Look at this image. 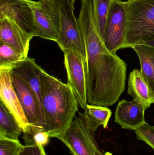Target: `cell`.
<instances>
[{"label":"cell","mask_w":154,"mask_h":155,"mask_svg":"<svg viewBox=\"0 0 154 155\" xmlns=\"http://www.w3.org/2000/svg\"><path fill=\"white\" fill-rule=\"evenodd\" d=\"M44 147L39 145H25L21 155H47Z\"/></svg>","instance_id":"cell-24"},{"label":"cell","mask_w":154,"mask_h":155,"mask_svg":"<svg viewBox=\"0 0 154 155\" xmlns=\"http://www.w3.org/2000/svg\"><path fill=\"white\" fill-rule=\"evenodd\" d=\"M109 1H111V2H112V1H115V0H109Z\"/></svg>","instance_id":"cell-29"},{"label":"cell","mask_w":154,"mask_h":155,"mask_svg":"<svg viewBox=\"0 0 154 155\" xmlns=\"http://www.w3.org/2000/svg\"><path fill=\"white\" fill-rule=\"evenodd\" d=\"M42 103L50 137L58 138L69 127L78 112L79 104L69 85L42 71L40 77Z\"/></svg>","instance_id":"cell-2"},{"label":"cell","mask_w":154,"mask_h":155,"mask_svg":"<svg viewBox=\"0 0 154 155\" xmlns=\"http://www.w3.org/2000/svg\"><path fill=\"white\" fill-rule=\"evenodd\" d=\"M146 108L137 100L126 99L119 102L116 109L115 122L122 128L135 130L146 123L145 112Z\"/></svg>","instance_id":"cell-13"},{"label":"cell","mask_w":154,"mask_h":155,"mask_svg":"<svg viewBox=\"0 0 154 155\" xmlns=\"http://www.w3.org/2000/svg\"><path fill=\"white\" fill-rule=\"evenodd\" d=\"M127 26L126 2L112 1L106 23L103 41L108 50L116 53L122 49L125 39Z\"/></svg>","instance_id":"cell-7"},{"label":"cell","mask_w":154,"mask_h":155,"mask_svg":"<svg viewBox=\"0 0 154 155\" xmlns=\"http://www.w3.org/2000/svg\"><path fill=\"white\" fill-rule=\"evenodd\" d=\"M24 146L19 141L0 138V155H21Z\"/></svg>","instance_id":"cell-22"},{"label":"cell","mask_w":154,"mask_h":155,"mask_svg":"<svg viewBox=\"0 0 154 155\" xmlns=\"http://www.w3.org/2000/svg\"><path fill=\"white\" fill-rule=\"evenodd\" d=\"M84 113L89 127L94 134L100 126L106 128L112 115L111 110L107 107L89 104L87 105L86 109Z\"/></svg>","instance_id":"cell-18"},{"label":"cell","mask_w":154,"mask_h":155,"mask_svg":"<svg viewBox=\"0 0 154 155\" xmlns=\"http://www.w3.org/2000/svg\"><path fill=\"white\" fill-rule=\"evenodd\" d=\"M85 113L78 112L69 127L58 137L73 155H103L94 138Z\"/></svg>","instance_id":"cell-4"},{"label":"cell","mask_w":154,"mask_h":155,"mask_svg":"<svg viewBox=\"0 0 154 155\" xmlns=\"http://www.w3.org/2000/svg\"><path fill=\"white\" fill-rule=\"evenodd\" d=\"M23 131L14 117L4 105L0 103V138L19 141Z\"/></svg>","instance_id":"cell-17"},{"label":"cell","mask_w":154,"mask_h":155,"mask_svg":"<svg viewBox=\"0 0 154 155\" xmlns=\"http://www.w3.org/2000/svg\"><path fill=\"white\" fill-rule=\"evenodd\" d=\"M23 134L25 145H39L44 147L49 142L50 137L44 129L42 128L35 127Z\"/></svg>","instance_id":"cell-21"},{"label":"cell","mask_w":154,"mask_h":155,"mask_svg":"<svg viewBox=\"0 0 154 155\" xmlns=\"http://www.w3.org/2000/svg\"><path fill=\"white\" fill-rule=\"evenodd\" d=\"M63 52L64 64L68 76L67 84L71 87L79 106L86 111L88 104L84 58L73 51L68 50Z\"/></svg>","instance_id":"cell-8"},{"label":"cell","mask_w":154,"mask_h":155,"mask_svg":"<svg viewBox=\"0 0 154 155\" xmlns=\"http://www.w3.org/2000/svg\"><path fill=\"white\" fill-rule=\"evenodd\" d=\"M103 155H113L111 153H109V152H107L105 154Z\"/></svg>","instance_id":"cell-27"},{"label":"cell","mask_w":154,"mask_h":155,"mask_svg":"<svg viewBox=\"0 0 154 155\" xmlns=\"http://www.w3.org/2000/svg\"><path fill=\"white\" fill-rule=\"evenodd\" d=\"M7 18L35 37L34 17L25 0H0V19Z\"/></svg>","instance_id":"cell-10"},{"label":"cell","mask_w":154,"mask_h":155,"mask_svg":"<svg viewBox=\"0 0 154 155\" xmlns=\"http://www.w3.org/2000/svg\"><path fill=\"white\" fill-rule=\"evenodd\" d=\"M78 24L86 47L84 67L90 105L115 104L125 89L127 65L105 45L95 22L92 0H82Z\"/></svg>","instance_id":"cell-1"},{"label":"cell","mask_w":154,"mask_h":155,"mask_svg":"<svg viewBox=\"0 0 154 155\" xmlns=\"http://www.w3.org/2000/svg\"><path fill=\"white\" fill-rule=\"evenodd\" d=\"M60 18L57 44L63 51H73L86 57V47L74 13V6L68 0H57Z\"/></svg>","instance_id":"cell-5"},{"label":"cell","mask_w":154,"mask_h":155,"mask_svg":"<svg viewBox=\"0 0 154 155\" xmlns=\"http://www.w3.org/2000/svg\"><path fill=\"white\" fill-rule=\"evenodd\" d=\"M28 57L10 45L0 43V66H13Z\"/></svg>","instance_id":"cell-20"},{"label":"cell","mask_w":154,"mask_h":155,"mask_svg":"<svg viewBox=\"0 0 154 155\" xmlns=\"http://www.w3.org/2000/svg\"><path fill=\"white\" fill-rule=\"evenodd\" d=\"M33 37L11 20L0 19V43L10 45L28 56L30 42Z\"/></svg>","instance_id":"cell-14"},{"label":"cell","mask_w":154,"mask_h":155,"mask_svg":"<svg viewBox=\"0 0 154 155\" xmlns=\"http://www.w3.org/2000/svg\"><path fill=\"white\" fill-rule=\"evenodd\" d=\"M95 22L103 40L106 23L112 2L109 0H92Z\"/></svg>","instance_id":"cell-19"},{"label":"cell","mask_w":154,"mask_h":155,"mask_svg":"<svg viewBox=\"0 0 154 155\" xmlns=\"http://www.w3.org/2000/svg\"><path fill=\"white\" fill-rule=\"evenodd\" d=\"M139 58L141 71L144 78L154 93V48L147 44L132 47Z\"/></svg>","instance_id":"cell-16"},{"label":"cell","mask_w":154,"mask_h":155,"mask_svg":"<svg viewBox=\"0 0 154 155\" xmlns=\"http://www.w3.org/2000/svg\"><path fill=\"white\" fill-rule=\"evenodd\" d=\"M34 17L35 36L57 42L60 18L57 0H25Z\"/></svg>","instance_id":"cell-6"},{"label":"cell","mask_w":154,"mask_h":155,"mask_svg":"<svg viewBox=\"0 0 154 155\" xmlns=\"http://www.w3.org/2000/svg\"><path fill=\"white\" fill-rule=\"evenodd\" d=\"M144 44H147L148 45H150V46H152V47H154V41L146 43Z\"/></svg>","instance_id":"cell-26"},{"label":"cell","mask_w":154,"mask_h":155,"mask_svg":"<svg viewBox=\"0 0 154 155\" xmlns=\"http://www.w3.org/2000/svg\"><path fill=\"white\" fill-rule=\"evenodd\" d=\"M12 72L18 76L32 91L43 114L42 103L40 77L43 69L28 57L26 60L12 66ZM44 115V114H43Z\"/></svg>","instance_id":"cell-12"},{"label":"cell","mask_w":154,"mask_h":155,"mask_svg":"<svg viewBox=\"0 0 154 155\" xmlns=\"http://www.w3.org/2000/svg\"><path fill=\"white\" fill-rule=\"evenodd\" d=\"M134 131L138 140L146 143L154 150V126L146 123Z\"/></svg>","instance_id":"cell-23"},{"label":"cell","mask_w":154,"mask_h":155,"mask_svg":"<svg viewBox=\"0 0 154 155\" xmlns=\"http://www.w3.org/2000/svg\"><path fill=\"white\" fill-rule=\"evenodd\" d=\"M68 1L71 5L74 6V3H75V2H76L77 0H68ZM80 2H81L82 0H80Z\"/></svg>","instance_id":"cell-25"},{"label":"cell","mask_w":154,"mask_h":155,"mask_svg":"<svg viewBox=\"0 0 154 155\" xmlns=\"http://www.w3.org/2000/svg\"></svg>","instance_id":"cell-30"},{"label":"cell","mask_w":154,"mask_h":155,"mask_svg":"<svg viewBox=\"0 0 154 155\" xmlns=\"http://www.w3.org/2000/svg\"><path fill=\"white\" fill-rule=\"evenodd\" d=\"M127 26L122 49L154 41V0L126 2Z\"/></svg>","instance_id":"cell-3"},{"label":"cell","mask_w":154,"mask_h":155,"mask_svg":"<svg viewBox=\"0 0 154 155\" xmlns=\"http://www.w3.org/2000/svg\"><path fill=\"white\" fill-rule=\"evenodd\" d=\"M12 66H0V98L2 102L14 117L25 133L34 128L28 123L18 95L14 88Z\"/></svg>","instance_id":"cell-9"},{"label":"cell","mask_w":154,"mask_h":155,"mask_svg":"<svg viewBox=\"0 0 154 155\" xmlns=\"http://www.w3.org/2000/svg\"><path fill=\"white\" fill-rule=\"evenodd\" d=\"M13 85L18 95L23 109L32 126L44 129L46 122L33 93L18 76L12 72Z\"/></svg>","instance_id":"cell-11"},{"label":"cell","mask_w":154,"mask_h":155,"mask_svg":"<svg viewBox=\"0 0 154 155\" xmlns=\"http://www.w3.org/2000/svg\"><path fill=\"white\" fill-rule=\"evenodd\" d=\"M128 94L143 104L146 109L154 104V93L144 78L141 71L134 69L128 79Z\"/></svg>","instance_id":"cell-15"},{"label":"cell","mask_w":154,"mask_h":155,"mask_svg":"<svg viewBox=\"0 0 154 155\" xmlns=\"http://www.w3.org/2000/svg\"><path fill=\"white\" fill-rule=\"evenodd\" d=\"M137 1V0H127L128 2H133V1Z\"/></svg>","instance_id":"cell-28"}]
</instances>
